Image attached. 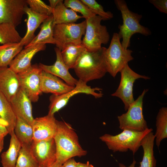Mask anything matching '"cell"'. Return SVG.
<instances>
[{
  "mask_svg": "<svg viewBox=\"0 0 167 167\" xmlns=\"http://www.w3.org/2000/svg\"><path fill=\"white\" fill-rule=\"evenodd\" d=\"M57 128L54 138L56 148V161L63 164L75 156L87 154L80 145L77 134L69 123L57 120Z\"/></svg>",
  "mask_w": 167,
  "mask_h": 167,
  "instance_id": "cell-1",
  "label": "cell"
},
{
  "mask_svg": "<svg viewBox=\"0 0 167 167\" xmlns=\"http://www.w3.org/2000/svg\"><path fill=\"white\" fill-rule=\"evenodd\" d=\"M105 47L97 50L86 49L81 54L73 69L80 79L88 82L101 78L107 72L105 59Z\"/></svg>",
  "mask_w": 167,
  "mask_h": 167,
  "instance_id": "cell-2",
  "label": "cell"
},
{
  "mask_svg": "<svg viewBox=\"0 0 167 167\" xmlns=\"http://www.w3.org/2000/svg\"><path fill=\"white\" fill-rule=\"evenodd\" d=\"M114 2L122 18L123 24L119 25V30L118 33L120 39H122L121 43L124 49H127L130 46V39L133 34L139 33L147 36L151 34L149 28L140 24L141 15L130 11L124 0H115Z\"/></svg>",
  "mask_w": 167,
  "mask_h": 167,
  "instance_id": "cell-3",
  "label": "cell"
},
{
  "mask_svg": "<svg viewBox=\"0 0 167 167\" xmlns=\"http://www.w3.org/2000/svg\"><path fill=\"white\" fill-rule=\"evenodd\" d=\"M152 131V128H148L142 132L124 130L115 135L105 134L99 139L113 152H126L129 150L134 154L141 146V142L143 137Z\"/></svg>",
  "mask_w": 167,
  "mask_h": 167,
  "instance_id": "cell-4",
  "label": "cell"
},
{
  "mask_svg": "<svg viewBox=\"0 0 167 167\" xmlns=\"http://www.w3.org/2000/svg\"><path fill=\"white\" fill-rule=\"evenodd\" d=\"M118 33H113L109 45L106 48L105 59L107 72L113 77L133 60L132 50L122 46Z\"/></svg>",
  "mask_w": 167,
  "mask_h": 167,
  "instance_id": "cell-5",
  "label": "cell"
},
{
  "mask_svg": "<svg viewBox=\"0 0 167 167\" xmlns=\"http://www.w3.org/2000/svg\"><path fill=\"white\" fill-rule=\"evenodd\" d=\"M148 91V89H144L137 99L130 105L127 112L118 116L119 128L121 130L142 132L148 128L143 113V100Z\"/></svg>",
  "mask_w": 167,
  "mask_h": 167,
  "instance_id": "cell-6",
  "label": "cell"
},
{
  "mask_svg": "<svg viewBox=\"0 0 167 167\" xmlns=\"http://www.w3.org/2000/svg\"><path fill=\"white\" fill-rule=\"evenodd\" d=\"M86 21V28L82 44L89 51L97 50L101 48L102 44H107L110 35L106 27L101 24L102 19L95 15Z\"/></svg>",
  "mask_w": 167,
  "mask_h": 167,
  "instance_id": "cell-7",
  "label": "cell"
},
{
  "mask_svg": "<svg viewBox=\"0 0 167 167\" xmlns=\"http://www.w3.org/2000/svg\"><path fill=\"white\" fill-rule=\"evenodd\" d=\"M86 28L85 20L79 23H71L54 25L53 37L56 47L61 50L66 45L82 43V38Z\"/></svg>",
  "mask_w": 167,
  "mask_h": 167,
  "instance_id": "cell-8",
  "label": "cell"
},
{
  "mask_svg": "<svg viewBox=\"0 0 167 167\" xmlns=\"http://www.w3.org/2000/svg\"><path fill=\"white\" fill-rule=\"evenodd\" d=\"M102 89L96 87L92 88L87 83L79 79L77 84L72 90L60 95H52L49 97L50 104L49 107L48 115H54L56 112L64 107L68 103L70 98L73 96L79 93L91 95L95 98H100L103 96Z\"/></svg>",
  "mask_w": 167,
  "mask_h": 167,
  "instance_id": "cell-9",
  "label": "cell"
},
{
  "mask_svg": "<svg viewBox=\"0 0 167 167\" xmlns=\"http://www.w3.org/2000/svg\"><path fill=\"white\" fill-rule=\"evenodd\" d=\"M120 72L121 78L119 85L116 91L111 95L119 98L124 104L125 110L127 111L130 105L135 101L133 88L135 80L140 78L148 79L150 78L136 73L131 69L128 64Z\"/></svg>",
  "mask_w": 167,
  "mask_h": 167,
  "instance_id": "cell-10",
  "label": "cell"
},
{
  "mask_svg": "<svg viewBox=\"0 0 167 167\" xmlns=\"http://www.w3.org/2000/svg\"><path fill=\"white\" fill-rule=\"evenodd\" d=\"M42 70L36 64L27 70L17 74L20 88L31 102H37L42 93L40 89L41 75Z\"/></svg>",
  "mask_w": 167,
  "mask_h": 167,
  "instance_id": "cell-11",
  "label": "cell"
},
{
  "mask_svg": "<svg viewBox=\"0 0 167 167\" xmlns=\"http://www.w3.org/2000/svg\"><path fill=\"white\" fill-rule=\"evenodd\" d=\"M26 0H0V23L11 24L15 27L21 24Z\"/></svg>",
  "mask_w": 167,
  "mask_h": 167,
  "instance_id": "cell-12",
  "label": "cell"
},
{
  "mask_svg": "<svg viewBox=\"0 0 167 167\" xmlns=\"http://www.w3.org/2000/svg\"><path fill=\"white\" fill-rule=\"evenodd\" d=\"M30 149L41 167H48L56 161V148L54 138L33 141Z\"/></svg>",
  "mask_w": 167,
  "mask_h": 167,
  "instance_id": "cell-13",
  "label": "cell"
},
{
  "mask_svg": "<svg viewBox=\"0 0 167 167\" xmlns=\"http://www.w3.org/2000/svg\"><path fill=\"white\" fill-rule=\"evenodd\" d=\"M57 120L54 115L48 114L34 118L32 125L33 141L54 138L57 130Z\"/></svg>",
  "mask_w": 167,
  "mask_h": 167,
  "instance_id": "cell-14",
  "label": "cell"
},
{
  "mask_svg": "<svg viewBox=\"0 0 167 167\" xmlns=\"http://www.w3.org/2000/svg\"><path fill=\"white\" fill-rule=\"evenodd\" d=\"M46 48V45L43 44L25 47L12 61L9 67L17 74L25 71L31 66V62L34 56Z\"/></svg>",
  "mask_w": 167,
  "mask_h": 167,
  "instance_id": "cell-15",
  "label": "cell"
},
{
  "mask_svg": "<svg viewBox=\"0 0 167 167\" xmlns=\"http://www.w3.org/2000/svg\"><path fill=\"white\" fill-rule=\"evenodd\" d=\"M56 59L51 65L40 63L39 66L42 71L55 75L61 79L69 85L75 87L78 80L70 74L69 69L63 62L61 54V50L57 47L54 48Z\"/></svg>",
  "mask_w": 167,
  "mask_h": 167,
  "instance_id": "cell-16",
  "label": "cell"
},
{
  "mask_svg": "<svg viewBox=\"0 0 167 167\" xmlns=\"http://www.w3.org/2000/svg\"><path fill=\"white\" fill-rule=\"evenodd\" d=\"M75 87L55 75L43 71L41 72L40 89L42 93L60 95L72 90Z\"/></svg>",
  "mask_w": 167,
  "mask_h": 167,
  "instance_id": "cell-17",
  "label": "cell"
},
{
  "mask_svg": "<svg viewBox=\"0 0 167 167\" xmlns=\"http://www.w3.org/2000/svg\"><path fill=\"white\" fill-rule=\"evenodd\" d=\"M19 89L17 74L8 66H0V91L10 101Z\"/></svg>",
  "mask_w": 167,
  "mask_h": 167,
  "instance_id": "cell-18",
  "label": "cell"
},
{
  "mask_svg": "<svg viewBox=\"0 0 167 167\" xmlns=\"http://www.w3.org/2000/svg\"><path fill=\"white\" fill-rule=\"evenodd\" d=\"M10 102L16 116L32 126L34 120L32 115L31 101L20 88Z\"/></svg>",
  "mask_w": 167,
  "mask_h": 167,
  "instance_id": "cell-19",
  "label": "cell"
},
{
  "mask_svg": "<svg viewBox=\"0 0 167 167\" xmlns=\"http://www.w3.org/2000/svg\"><path fill=\"white\" fill-rule=\"evenodd\" d=\"M25 11L27 15V30L25 35L19 43L23 46H25L34 38L36 30L49 16L37 13L32 11L28 6L25 7Z\"/></svg>",
  "mask_w": 167,
  "mask_h": 167,
  "instance_id": "cell-20",
  "label": "cell"
},
{
  "mask_svg": "<svg viewBox=\"0 0 167 167\" xmlns=\"http://www.w3.org/2000/svg\"><path fill=\"white\" fill-rule=\"evenodd\" d=\"M54 26L52 15L48 16L42 23L38 34L25 47L39 44H55L53 37V28Z\"/></svg>",
  "mask_w": 167,
  "mask_h": 167,
  "instance_id": "cell-21",
  "label": "cell"
},
{
  "mask_svg": "<svg viewBox=\"0 0 167 167\" xmlns=\"http://www.w3.org/2000/svg\"><path fill=\"white\" fill-rule=\"evenodd\" d=\"M155 135L152 131L147 134L142 139L140 145L143 149V156L139 166L137 167H156V161L153 151Z\"/></svg>",
  "mask_w": 167,
  "mask_h": 167,
  "instance_id": "cell-22",
  "label": "cell"
},
{
  "mask_svg": "<svg viewBox=\"0 0 167 167\" xmlns=\"http://www.w3.org/2000/svg\"><path fill=\"white\" fill-rule=\"evenodd\" d=\"M8 149L1 155L2 167H15L21 144L16 137L14 131L11 133Z\"/></svg>",
  "mask_w": 167,
  "mask_h": 167,
  "instance_id": "cell-23",
  "label": "cell"
},
{
  "mask_svg": "<svg viewBox=\"0 0 167 167\" xmlns=\"http://www.w3.org/2000/svg\"><path fill=\"white\" fill-rule=\"evenodd\" d=\"M61 0L53 10V15L54 25L65 24L74 23L78 19L83 18L72 10L66 7Z\"/></svg>",
  "mask_w": 167,
  "mask_h": 167,
  "instance_id": "cell-24",
  "label": "cell"
},
{
  "mask_svg": "<svg viewBox=\"0 0 167 167\" xmlns=\"http://www.w3.org/2000/svg\"><path fill=\"white\" fill-rule=\"evenodd\" d=\"M0 117L8 124L7 130L11 135L14 131L16 116L10 101L0 91Z\"/></svg>",
  "mask_w": 167,
  "mask_h": 167,
  "instance_id": "cell-25",
  "label": "cell"
},
{
  "mask_svg": "<svg viewBox=\"0 0 167 167\" xmlns=\"http://www.w3.org/2000/svg\"><path fill=\"white\" fill-rule=\"evenodd\" d=\"M14 131L21 144L31 145L33 141V131L32 126L21 118L16 116Z\"/></svg>",
  "mask_w": 167,
  "mask_h": 167,
  "instance_id": "cell-26",
  "label": "cell"
},
{
  "mask_svg": "<svg viewBox=\"0 0 167 167\" xmlns=\"http://www.w3.org/2000/svg\"><path fill=\"white\" fill-rule=\"evenodd\" d=\"M86 49L81 43L68 45L61 50L63 60L69 69H73L78 59Z\"/></svg>",
  "mask_w": 167,
  "mask_h": 167,
  "instance_id": "cell-27",
  "label": "cell"
},
{
  "mask_svg": "<svg viewBox=\"0 0 167 167\" xmlns=\"http://www.w3.org/2000/svg\"><path fill=\"white\" fill-rule=\"evenodd\" d=\"M23 47L19 42L10 43L0 45V66H8Z\"/></svg>",
  "mask_w": 167,
  "mask_h": 167,
  "instance_id": "cell-28",
  "label": "cell"
},
{
  "mask_svg": "<svg viewBox=\"0 0 167 167\" xmlns=\"http://www.w3.org/2000/svg\"><path fill=\"white\" fill-rule=\"evenodd\" d=\"M156 130L155 135L156 144L159 148L161 141L167 138V108H161L158 113L156 121Z\"/></svg>",
  "mask_w": 167,
  "mask_h": 167,
  "instance_id": "cell-29",
  "label": "cell"
},
{
  "mask_svg": "<svg viewBox=\"0 0 167 167\" xmlns=\"http://www.w3.org/2000/svg\"><path fill=\"white\" fill-rule=\"evenodd\" d=\"M15 27L7 23H0V44L19 42L22 37Z\"/></svg>",
  "mask_w": 167,
  "mask_h": 167,
  "instance_id": "cell-30",
  "label": "cell"
},
{
  "mask_svg": "<svg viewBox=\"0 0 167 167\" xmlns=\"http://www.w3.org/2000/svg\"><path fill=\"white\" fill-rule=\"evenodd\" d=\"M30 145L21 144L15 167H39L37 162L32 154Z\"/></svg>",
  "mask_w": 167,
  "mask_h": 167,
  "instance_id": "cell-31",
  "label": "cell"
},
{
  "mask_svg": "<svg viewBox=\"0 0 167 167\" xmlns=\"http://www.w3.org/2000/svg\"><path fill=\"white\" fill-rule=\"evenodd\" d=\"M63 3L67 8L80 13L85 20L96 15L81 0H65Z\"/></svg>",
  "mask_w": 167,
  "mask_h": 167,
  "instance_id": "cell-32",
  "label": "cell"
},
{
  "mask_svg": "<svg viewBox=\"0 0 167 167\" xmlns=\"http://www.w3.org/2000/svg\"><path fill=\"white\" fill-rule=\"evenodd\" d=\"M96 15L101 17L103 20H108L113 16L112 13L105 11L103 6L95 0H81Z\"/></svg>",
  "mask_w": 167,
  "mask_h": 167,
  "instance_id": "cell-33",
  "label": "cell"
},
{
  "mask_svg": "<svg viewBox=\"0 0 167 167\" xmlns=\"http://www.w3.org/2000/svg\"><path fill=\"white\" fill-rule=\"evenodd\" d=\"M28 5L33 11L40 14L49 16L53 10L50 6L41 0H26Z\"/></svg>",
  "mask_w": 167,
  "mask_h": 167,
  "instance_id": "cell-34",
  "label": "cell"
},
{
  "mask_svg": "<svg viewBox=\"0 0 167 167\" xmlns=\"http://www.w3.org/2000/svg\"><path fill=\"white\" fill-rule=\"evenodd\" d=\"M148 1L160 12L165 14L167 13V0H149Z\"/></svg>",
  "mask_w": 167,
  "mask_h": 167,
  "instance_id": "cell-35",
  "label": "cell"
},
{
  "mask_svg": "<svg viewBox=\"0 0 167 167\" xmlns=\"http://www.w3.org/2000/svg\"><path fill=\"white\" fill-rule=\"evenodd\" d=\"M7 126V123L0 117V136L4 137L8 134Z\"/></svg>",
  "mask_w": 167,
  "mask_h": 167,
  "instance_id": "cell-36",
  "label": "cell"
},
{
  "mask_svg": "<svg viewBox=\"0 0 167 167\" xmlns=\"http://www.w3.org/2000/svg\"><path fill=\"white\" fill-rule=\"evenodd\" d=\"M77 162L74 158H71L62 164V167H76Z\"/></svg>",
  "mask_w": 167,
  "mask_h": 167,
  "instance_id": "cell-37",
  "label": "cell"
},
{
  "mask_svg": "<svg viewBox=\"0 0 167 167\" xmlns=\"http://www.w3.org/2000/svg\"><path fill=\"white\" fill-rule=\"evenodd\" d=\"M76 167H94L93 165L90 164L89 161H88L86 163H82L77 162Z\"/></svg>",
  "mask_w": 167,
  "mask_h": 167,
  "instance_id": "cell-38",
  "label": "cell"
},
{
  "mask_svg": "<svg viewBox=\"0 0 167 167\" xmlns=\"http://www.w3.org/2000/svg\"><path fill=\"white\" fill-rule=\"evenodd\" d=\"M61 1V0H49V6L53 10Z\"/></svg>",
  "mask_w": 167,
  "mask_h": 167,
  "instance_id": "cell-39",
  "label": "cell"
},
{
  "mask_svg": "<svg viewBox=\"0 0 167 167\" xmlns=\"http://www.w3.org/2000/svg\"><path fill=\"white\" fill-rule=\"evenodd\" d=\"M136 163V161L134 159L132 163L128 167H126L124 164L122 163H119L118 166L119 167H135Z\"/></svg>",
  "mask_w": 167,
  "mask_h": 167,
  "instance_id": "cell-40",
  "label": "cell"
},
{
  "mask_svg": "<svg viewBox=\"0 0 167 167\" xmlns=\"http://www.w3.org/2000/svg\"><path fill=\"white\" fill-rule=\"evenodd\" d=\"M4 137L0 136V154L4 148Z\"/></svg>",
  "mask_w": 167,
  "mask_h": 167,
  "instance_id": "cell-41",
  "label": "cell"
},
{
  "mask_svg": "<svg viewBox=\"0 0 167 167\" xmlns=\"http://www.w3.org/2000/svg\"><path fill=\"white\" fill-rule=\"evenodd\" d=\"M62 164L56 161L54 163L48 167H62Z\"/></svg>",
  "mask_w": 167,
  "mask_h": 167,
  "instance_id": "cell-42",
  "label": "cell"
},
{
  "mask_svg": "<svg viewBox=\"0 0 167 167\" xmlns=\"http://www.w3.org/2000/svg\"><path fill=\"white\" fill-rule=\"evenodd\" d=\"M41 167L40 166V167Z\"/></svg>",
  "mask_w": 167,
  "mask_h": 167,
  "instance_id": "cell-43",
  "label": "cell"
}]
</instances>
